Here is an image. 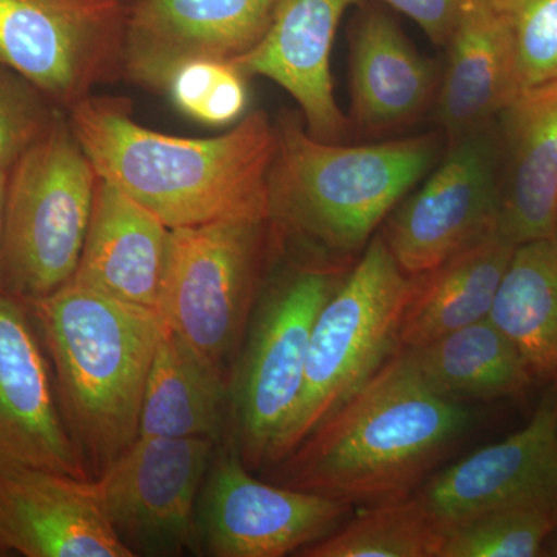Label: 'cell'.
<instances>
[{
  "mask_svg": "<svg viewBox=\"0 0 557 557\" xmlns=\"http://www.w3.org/2000/svg\"><path fill=\"white\" fill-rule=\"evenodd\" d=\"M472 426L467 403L437 394L399 348L271 467V482L354 508L410 496Z\"/></svg>",
  "mask_w": 557,
  "mask_h": 557,
  "instance_id": "obj_1",
  "label": "cell"
},
{
  "mask_svg": "<svg viewBox=\"0 0 557 557\" xmlns=\"http://www.w3.org/2000/svg\"><path fill=\"white\" fill-rule=\"evenodd\" d=\"M67 119L100 178L172 230L226 219H270L277 131L262 110L212 138L149 129L115 98H84L67 109Z\"/></svg>",
  "mask_w": 557,
  "mask_h": 557,
  "instance_id": "obj_2",
  "label": "cell"
},
{
  "mask_svg": "<svg viewBox=\"0 0 557 557\" xmlns=\"http://www.w3.org/2000/svg\"><path fill=\"white\" fill-rule=\"evenodd\" d=\"M276 131L269 177L273 228L332 262H355L442 157L434 134L341 145L314 138L295 115L278 121Z\"/></svg>",
  "mask_w": 557,
  "mask_h": 557,
  "instance_id": "obj_3",
  "label": "cell"
},
{
  "mask_svg": "<svg viewBox=\"0 0 557 557\" xmlns=\"http://www.w3.org/2000/svg\"><path fill=\"white\" fill-rule=\"evenodd\" d=\"M28 304L53 362L62 413L98 478L138 438L163 321L75 281Z\"/></svg>",
  "mask_w": 557,
  "mask_h": 557,
  "instance_id": "obj_4",
  "label": "cell"
},
{
  "mask_svg": "<svg viewBox=\"0 0 557 557\" xmlns=\"http://www.w3.org/2000/svg\"><path fill=\"white\" fill-rule=\"evenodd\" d=\"M412 289L413 276L401 270L376 233L319 310L299 399L267 467L298 448L399 350V329Z\"/></svg>",
  "mask_w": 557,
  "mask_h": 557,
  "instance_id": "obj_5",
  "label": "cell"
},
{
  "mask_svg": "<svg viewBox=\"0 0 557 557\" xmlns=\"http://www.w3.org/2000/svg\"><path fill=\"white\" fill-rule=\"evenodd\" d=\"M98 180L67 116L58 112L9 174L0 277L13 298L32 302L72 281Z\"/></svg>",
  "mask_w": 557,
  "mask_h": 557,
  "instance_id": "obj_6",
  "label": "cell"
},
{
  "mask_svg": "<svg viewBox=\"0 0 557 557\" xmlns=\"http://www.w3.org/2000/svg\"><path fill=\"white\" fill-rule=\"evenodd\" d=\"M351 263L318 259L260 293L231 375V438L249 471L265 468L295 412L319 310Z\"/></svg>",
  "mask_w": 557,
  "mask_h": 557,
  "instance_id": "obj_7",
  "label": "cell"
},
{
  "mask_svg": "<svg viewBox=\"0 0 557 557\" xmlns=\"http://www.w3.org/2000/svg\"><path fill=\"white\" fill-rule=\"evenodd\" d=\"M271 236L273 223L260 218L172 230L161 321L230 375L260 295Z\"/></svg>",
  "mask_w": 557,
  "mask_h": 557,
  "instance_id": "obj_8",
  "label": "cell"
},
{
  "mask_svg": "<svg viewBox=\"0 0 557 557\" xmlns=\"http://www.w3.org/2000/svg\"><path fill=\"white\" fill-rule=\"evenodd\" d=\"M123 0H0V64L67 110L123 73Z\"/></svg>",
  "mask_w": 557,
  "mask_h": 557,
  "instance_id": "obj_9",
  "label": "cell"
},
{
  "mask_svg": "<svg viewBox=\"0 0 557 557\" xmlns=\"http://www.w3.org/2000/svg\"><path fill=\"white\" fill-rule=\"evenodd\" d=\"M219 443L138 437L97 478L102 505L132 557H177L197 542V504Z\"/></svg>",
  "mask_w": 557,
  "mask_h": 557,
  "instance_id": "obj_10",
  "label": "cell"
},
{
  "mask_svg": "<svg viewBox=\"0 0 557 557\" xmlns=\"http://www.w3.org/2000/svg\"><path fill=\"white\" fill-rule=\"evenodd\" d=\"M490 127L449 141L434 170L388 214L381 236L409 276L496 233L500 153Z\"/></svg>",
  "mask_w": 557,
  "mask_h": 557,
  "instance_id": "obj_11",
  "label": "cell"
},
{
  "mask_svg": "<svg viewBox=\"0 0 557 557\" xmlns=\"http://www.w3.org/2000/svg\"><path fill=\"white\" fill-rule=\"evenodd\" d=\"M354 509L344 502L256 479L228 442L215 449L201 486L199 555H296L338 530Z\"/></svg>",
  "mask_w": 557,
  "mask_h": 557,
  "instance_id": "obj_12",
  "label": "cell"
},
{
  "mask_svg": "<svg viewBox=\"0 0 557 557\" xmlns=\"http://www.w3.org/2000/svg\"><path fill=\"white\" fill-rule=\"evenodd\" d=\"M450 530L490 509L518 504L557 507V386L527 426L435 472L416 491Z\"/></svg>",
  "mask_w": 557,
  "mask_h": 557,
  "instance_id": "obj_13",
  "label": "cell"
},
{
  "mask_svg": "<svg viewBox=\"0 0 557 557\" xmlns=\"http://www.w3.org/2000/svg\"><path fill=\"white\" fill-rule=\"evenodd\" d=\"M278 0H137L127 9L123 73L164 91L194 60L234 61L265 35Z\"/></svg>",
  "mask_w": 557,
  "mask_h": 557,
  "instance_id": "obj_14",
  "label": "cell"
},
{
  "mask_svg": "<svg viewBox=\"0 0 557 557\" xmlns=\"http://www.w3.org/2000/svg\"><path fill=\"white\" fill-rule=\"evenodd\" d=\"M0 547L27 557H132L97 480L0 461Z\"/></svg>",
  "mask_w": 557,
  "mask_h": 557,
  "instance_id": "obj_15",
  "label": "cell"
},
{
  "mask_svg": "<svg viewBox=\"0 0 557 557\" xmlns=\"http://www.w3.org/2000/svg\"><path fill=\"white\" fill-rule=\"evenodd\" d=\"M0 461L89 479L20 299L0 293Z\"/></svg>",
  "mask_w": 557,
  "mask_h": 557,
  "instance_id": "obj_16",
  "label": "cell"
},
{
  "mask_svg": "<svg viewBox=\"0 0 557 557\" xmlns=\"http://www.w3.org/2000/svg\"><path fill=\"white\" fill-rule=\"evenodd\" d=\"M359 0H278L262 39L231 61L249 76H263L298 102L314 138L339 141L350 121L333 89L330 57L346 11Z\"/></svg>",
  "mask_w": 557,
  "mask_h": 557,
  "instance_id": "obj_17",
  "label": "cell"
},
{
  "mask_svg": "<svg viewBox=\"0 0 557 557\" xmlns=\"http://www.w3.org/2000/svg\"><path fill=\"white\" fill-rule=\"evenodd\" d=\"M171 244L166 223L100 178L72 281L159 313Z\"/></svg>",
  "mask_w": 557,
  "mask_h": 557,
  "instance_id": "obj_18",
  "label": "cell"
},
{
  "mask_svg": "<svg viewBox=\"0 0 557 557\" xmlns=\"http://www.w3.org/2000/svg\"><path fill=\"white\" fill-rule=\"evenodd\" d=\"M498 120L505 170L497 233L516 247L555 239L557 81L520 91Z\"/></svg>",
  "mask_w": 557,
  "mask_h": 557,
  "instance_id": "obj_19",
  "label": "cell"
},
{
  "mask_svg": "<svg viewBox=\"0 0 557 557\" xmlns=\"http://www.w3.org/2000/svg\"><path fill=\"white\" fill-rule=\"evenodd\" d=\"M440 73L397 22L366 10L350 30V119L366 134L416 121L437 95Z\"/></svg>",
  "mask_w": 557,
  "mask_h": 557,
  "instance_id": "obj_20",
  "label": "cell"
},
{
  "mask_svg": "<svg viewBox=\"0 0 557 557\" xmlns=\"http://www.w3.org/2000/svg\"><path fill=\"white\" fill-rule=\"evenodd\" d=\"M446 47L435 102L449 143L491 126L523 89L511 38L486 0H471Z\"/></svg>",
  "mask_w": 557,
  "mask_h": 557,
  "instance_id": "obj_21",
  "label": "cell"
},
{
  "mask_svg": "<svg viewBox=\"0 0 557 557\" xmlns=\"http://www.w3.org/2000/svg\"><path fill=\"white\" fill-rule=\"evenodd\" d=\"M231 423V375L163 324L150 366L138 437L220 443Z\"/></svg>",
  "mask_w": 557,
  "mask_h": 557,
  "instance_id": "obj_22",
  "label": "cell"
},
{
  "mask_svg": "<svg viewBox=\"0 0 557 557\" xmlns=\"http://www.w3.org/2000/svg\"><path fill=\"white\" fill-rule=\"evenodd\" d=\"M516 248L496 231L413 276L399 348L424 346L490 318Z\"/></svg>",
  "mask_w": 557,
  "mask_h": 557,
  "instance_id": "obj_23",
  "label": "cell"
},
{
  "mask_svg": "<svg viewBox=\"0 0 557 557\" xmlns=\"http://www.w3.org/2000/svg\"><path fill=\"white\" fill-rule=\"evenodd\" d=\"M405 350L429 386L467 405L516 397L534 380L518 346L490 318Z\"/></svg>",
  "mask_w": 557,
  "mask_h": 557,
  "instance_id": "obj_24",
  "label": "cell"
},
{
  "mask_svg": "<svg viewBox=\"0 0 557 557\" xmlns=\"http://www.w3.org/2000/svg\"><path fill=\"white\" fill-rule=\"evenodd\" d=\"M491 321L525 358L534 379L557 376V242L519 245L498 287Z\"/></svg>",
  "mask_w": 557,
  "mask_h": 557,
  "instance_id": "obj_25",
  "label": "cell"
},
{
  "mask_svg": "<svg viewBox=\"0 0 557 557\" xmlns=\"http://www.w3.org/2000/svg\"><path fill=\"white\" fill-rule=\"evenodd\" d=\"M445 528L417 496L362 507L300 557H442Z\"/></svg>",
  "mask_w": 557,
  "mask_h": 557,
  "instance_id": "obj_26",
  "label": "cell"
},
{
  "mask_svg": "<svg viewBox=\"0 0 557 557\" xmlns=\"http://www.w3.org/2000/svg\"><path fill=\"white\" fill-rule=\"evenodd\" d=\"M556 531L557 507L507 505L450 530L442 557H534Z\"/></svg>",
  "mask_w": 557,
  "mask_h": 557,
  "instance_id": "obj_27",
  "label": "cell"
},
{
  "mask_svg": "<svg viewBox=\"0 0 557 557\" xmlns=\"http://www.w3.org/2000/svg\"><path fill=\"white\" fill-rule=\"evenodd\" d=\"M504 22L522 89L557 81V0H486Z\"/></svg>",
  "mask_w": 557,
  "mask_h": 557,
  "instance_id": "obj_28",
  "label": "cell"
},
{
  "mask_svg": "<svg viewBox=\"0 0 557 557\" xmlns=\"http://www.w3.org/2000/svg\"><path fill=\"white\" fill-rule=\"evenodd\" d=\"M60 108L30 81L0 64V172L13 170L21 157L57 119Z\"/></svg>",
  "mask_w": 557,
  "mask_h": 557,
  "instance_id": "obj_29",
  "label": "cell"
},
{
  "mask_svg": "<svg viewBox=\"0 0 557 557\" xmlns=\"http://www.w3.org/2000/svg\"><path fill=\"white\" fill-rule=\"evenodd\" d=\"M231 61L194 60L174 70L166 91L180 112L199 121Z\"/></svg>",
  "mask_w": 557,
  "mask_h": 557,
  "instance_id": "obj_30",
  "label": "cell"
},
{
  "mask_svg": "<svg viewBox=\"0 0 557 557\" xmlns=\"http://www.w3.org/2000/svg\"><path fill=\"white\" fill-rule=\"evenodd\" d=\"M416 22L435 46L446 47L471 0H380Z\"/></svg>",
  "mask_w": 557,
  "mask_h": 557,
  "instance_id": "obj_31",
  "label": "cell"
},
{
  "mask_svg": "<svg viewBox=\"0 0 557 557\" xmlns=\"http://www.w3.org/2000/svg\"><path fill=\"white\" fill-rule=\"evenodd\" d=\"M7 185H9V172H0V262H2L3 222H5ZM2 287V277H0Z\"/></svg>",
  "mask_w": 557,
  "mask_h": 557,
  "instance_id": "obj_32",
  "label": "cell"
},
{
  "mask_svg": "<svg viewBox=\"0 0 557 557\" xmlns=\"http://www.w3.org/2000/svg\"><path fill=\"white\" fill-rule=\"evenodd\" d=\"M552 547H549V549H552V555H556L557 556V536H555V534H553L552 536Z\"/></svg>",
  "mask_w": 557,
  "mask_h": 557,
  "instance_id": "obj_33",
  "label": "cell"
},
{
  "mask_svg": "<svg viewBox=\"0 0 557 557\" xmlns=\"http://www.w3.org/2000/svg\"><path fill=\"white\" fill-rule=\"evenodd\" d=\"M555 240L557 242V222H556V231H555Z\"/></svg>",
  "mask_w": 557,
  "mask_h": 557,
  "instance_id": "obj_34",
  "label": "cell"
},
{
  "mask_svg": "<svg viewBox=\"0 0 557 557\" xmlns=\"http://www.w3.org/2000/svg\"><path fill=\"white\" fill-rule=\"evenodd\" d=\"M553 383H555V384H556V386H557V376H556V379H555V380H553Z\"/></svg>",
  "mask_w": 557,
  "mask_h": 557,
  "instance_id": "obj_35",
  "label": "cell"
},
{
  "mask_svg": "<svg viewBox=\"0 0 557 557\" xmlns=\"http://www.w3.org/2000/svg\"><path fill=\"white\" fill-rule=\"evenodd\" d=\"M0 552H3V548H2V547H0Z\"/></svg>",
  "mask_w": 557,
  "mask_h": 557,
  "instance_id": "obj_36",
  "label": "cell"
}]
</instances>
